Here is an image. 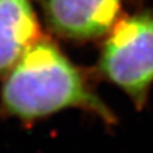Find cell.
<instances>
[{
	"instance_id": "cell-3",
	"label": "cell",
	"mask_w": 153,
	"mask_h": 153,
	"mask_svg": "<svg viewBox=\"0 0 153 153\" xmlns=\"http://www.w3.org/2000/svg\"><path fill=\"white\" fill-rule=\"evenodd\" d=\"M40 4L52 33L82 42L107 35L119 18L123 0H40Z\"/></svg>"
},
{
	"instance_id": "cell-4",
	"label": "cell",
	"mask_w": 153,
	"mask_h": 153,
	"mask_svg": "<svg viewBox=\"0 0 153 153\" xmlns=\"http://www.w3.org/2000/svg\"><path fill=\"white\" fill-rule=\"evenodd\" d=\"M31 0H0V76L41 37Z\"/></svg>"
},
{
	"instance_id": "cell-2",
	"label": "cell",
	"mask_w": 153,
	"mask_h": 153,
	"mask_svg": "<svg viewBox=\"0 0 153 153\" xmlns=\"http://www.w3.org/2000/svg\"><path fill=\"white\" fill-rule=\"evenodd\" d=\"M105 37L96 73L142 111L153 87V9L117 19Z\"/></svg>"
},
{
	"instance_id": "cell-1",
	"label": "cell",
	"mask_w": 153,
	"mask_h": 153,
	"mask_svg": "<svg viewBox=\"0 0 153 153\" xmlns=\"http://www.w3.org/2000/svg\"><path fill=\"white\" fill-rule=\"evenodd\" d=\"M69 108L117 124L114 110L100 97L87 75L52 40L38 37L21 55L0 87V120H17L27 128Z\"/></svg>"
}]
</instances>
